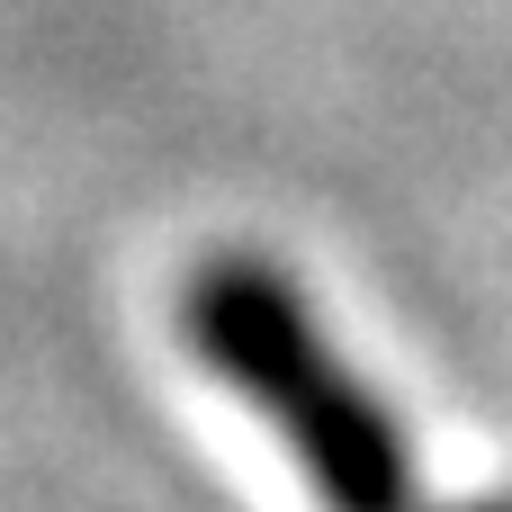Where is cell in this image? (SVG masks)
<instances>
[{
    "instance_id": "obj_1",
    "label": "cell",
    "mask_w": 512,
    "mask_h": 512,
    "mask_svg": "<svg viewBox=\"0 0 512 512\" xmlns=\"http://www.w3.org/2000/svg\"><path fill=\"white\" fill-rule=\"evenodd\" d=\"M180 342L288 441L324 512H432L405 423L333 351V333L279 261L207 252L180 288Z\"/></svg>"
},
{
    "instance_id": "obj_2",
    "label": "cell",
    "mask_w": 512,
    "mask_h": 512,
    "mask_svg": "<svg viewBox=\"0 0 512 512\" xmlns=\"http://www.w3.org/2000/svg\"><path fill=\"white\" fill-rule=\"evenodd\" d=\"M441 512V504H432ZM450 512H512V495H495V504H450Z\"/></svg>"
}]
</instances>
